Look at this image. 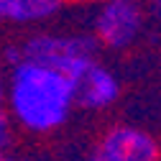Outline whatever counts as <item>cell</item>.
Masks as SVG:
<instances>
[{
    "label": "cell",
    "mask_w": 161,
    "mask_h": 161,
    "mask_svg": "<svg viewBox=\"0 0 161 161\" xmlns=\"http://www.w3.org/2000/svg\"><path fill=\"white\" fill-rule=\"evenodd\" d=\"M74 105V79L51 67L21 59L10 82V108L28 130L62 125Z\"/></svg>",
    "instance_id": "6da1fadb"
},
{
    "label": "cell",
    "mask_w": 161,
    "mask_h": 161,
    "mask_svg": "<svg viewBox=\"0 0 161 161\" xmlns=\"http://www.w3.org/2000/svg\"><path fill=\"white\" fill-rule=\"evenodd\" d=\"M95 54L97 41L90 36H33L21 49V59L51 67L74 82L95 64Z\"/></svg>",
    "instance_id": "7a4b0ae2"
},
{
    "label": "cell",
    "mask_w": 161,
    "mask_h": 161,
    "mask_svg": "<svg viewBox=\"0 0 161 161\" xmlns=\"http://www.w3.org/2000/svg\"><path fill=\"white\" fill-rule=\"evenodd\" d=\"M141 26H143V10L136 0H108L95 21L97 38L115 49L133 44L141 33Z\"/></svg>",
    "instance_id": "3957f363"
},
{
    "label": "cell",
    "mask_w": 161,
    "mask_h": 161,
    "mask_svg": "<svg viewBox=\"0 0 161 161\" xmlns=\"http://www.w3.org/2000/svg\"><path fill=\"white\" fill-rule=\"evenodd\" d=\"M103 161H156L153 138L138 128H115L100 146Z\"/></svg>",
    "instance_id": "277c9868"
},
{
    "label": "cell",
    "mask_w": 161,
    "mask_h": 161,
    "mask_svg": "<svg viewBox=\"0 0 161 161\" xmlns=\"http://www.w3.org/2000/svg\"><path fill=\"white\" fill-rule=\"evenodd\" d=\"M118 79L113 72L103 69L92 64L82 77L74 82V103L85 105V108H92V110H100V108H108L118 100Z\"/></svg>",
    "instance_id": "5b68a950"
},
{
    "label": "cell",
    "mask_w": 161,
    "mask_h": 161,
    "mask_svg": "<svg viewBox=\"0 0 161 161\" xmlns=\"http://www.w3.org/2000/svg\"><path fill=\"white\" fill-rule=\"evenodd\" d=\"M62 0H0V23H31L54 15Z\"/></svg>",
    "instance_id": "8992f818"
},
{
    "label": "cell",
    "mask_w": 161,
    "mask_h": 161,
    "mask_svg": "<svg viewBox=\"0 0 161 161\" xmlns=\"http://www.w3.org/2000/svg\"><path fill=\"white\" fill-rule=\"evenodd\" d=\"M8 136H10L8 120H5V115H3V113H0V148H3V146L8 143Z\"/></svg>",
    "instance_id": "52a82bcc"
},
{
    "label": "cell",
    "mask_w": 161,
    "mask_h": 161,
    "mask_svg": "<svg viewBox=\"0 0 161 161\" xmlns=\"http://www.w3.org/2000/svg\"><path fill=\"white\" fill-rule=\"evenodd\" d=\"M5 56H8V62L18 64V62H21V49H8V51H5Z\"/></svg>",
    "instance_id": "ba28073f"
},
{
    "label": "cell",
    "mask_w": 161,
    "mask_h": 161,
    "mask_svg": "<svg viewBox=\"0 0 161 161\" xmlns=\"http://www.w3.org/2000/svg\"><path fill=\"white\" fill-rule=\"evenodd\" d=\"M0 103H3V85H0Z\"/></svg>",
    "instance_id": "9c48e42d"
},
{
    "label": "cell",
    "mask_w": 161,
    "mask_h": 161,
    "mask_svg": "<svg viewBox=\"0 0 161 161\" xmlns=\"http://www.w3.org/2000/svg\"><path fill=\"white\" fill-rule=\"evenodd\" d=\"M0 161H3V148H0Z\"/></svg>",
    "instance_id": "30bf717a"
},
{
    "label": "cell",
    "mask_w": 161,
    "mask_h": 161,
    "mask_svg": "<svg viewBox=\"0 0 161 161\" xmlns=\"http://www.w3.org/2000/svg\"><path fill=\"white\" fill-rule=\"evenodd\" d=\"M3 161H15V158H3Z\"/></svg>",
    "instance_id": "8fae6325"
},
{
    "label": "cell",
    "mask_w": 161,
    "mask_h": 161,
    "mask_svg": "<svg viewBox=\"0 0 161 161\" xmlns=\"http://www.w3.org/2000/svg\"><path fill=\"white\" fill-rule=\"evenodd\" d=\"M95 161H103V158H95Z\"/></svg>",
    "instance_id": "7c38bea8"
}]
</instances>
